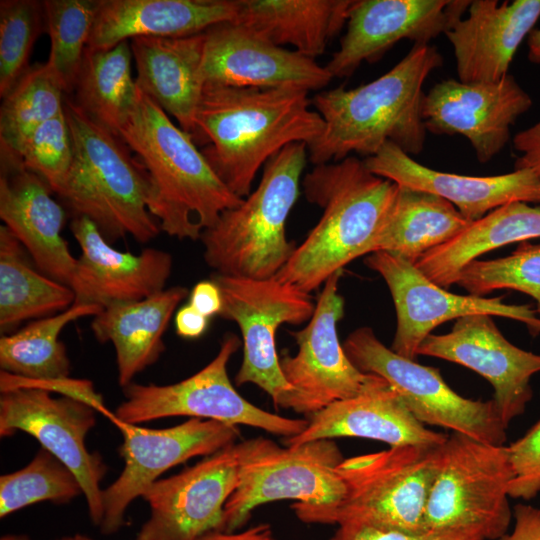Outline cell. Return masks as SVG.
Masks as SVG:
<instances>
[{
    "label": "cell",
    "instance_id": "obj_50",
    "mask_svg": "<svg viewBox=\"0 0 540 540\" xmlns=\"http://www.w3.org/2000/svg\"><path fill=\"white\" fill-rule=\"evenodd\" d=\"M56 540H94V539H92L91 537L85 534L75 533L71 535L62 536Z\"/></svg>",
    "mask_w": 540,
    "mask_h": 540
},
{
    "label": "cell",
    "instance_id": "obj_48",
    "mask_svg": "<svg viewBox=\"0 0 540 540\" xmlns=\"http://www.w3.org/2000/svg\"><path fill=\"white\" fill-rule=\"evenodd\" d=\"M198 540H275L271 526L261 523L241 532H214Z\"/></svg>",
    "mask_w": 540,
    "mask_h": 540
},
{
    "label": "cell",
    "instance_id": "obj_34",
    "mask_svg": "<svg viewBox=\"0 0 540 540\" xmlns=\"http://www.w3.org/2000/svg\"><path fill=\"white\" fill-rule=\"evenodd\" d=\"M130 41L109 49L86 48L73 93V102L95 123L119 136L138 96L131 73Z\"/></svg>",
    "mask_w": 540,
    "mask_h": 540
},
{
    "label": "cell",
    "instance_id": "obj_43",
    "mask_svg": "<svg viewBox=\"0 0 540 540\" xmlns=\"http://www.w3.org/2000/svg\"><path fill=\"white\" fill-rule=\"evenodd\" d=\"M329 540H485L474 529H427L406 533L361 524H342Z\"/></svg>",
    "mask_w": 540,
    "mask_h": 540
},
{
    "label": "cell",
    "instance_id": "obj_32",
    "mask_svg": "<svg viewBox=\"0 0 540 540\" xmlns=\"http://www.w3.org/2000/svg\"><path fill=\"white\" fill-rule=\"evenodd\" d=\"M471 223L444 198L398 185L372 253L383 251L415 263L427 252L457 237Z\"/></svg>",
    "mask_w": 540,
    "mask_h": 540
},
{
    "label": "cell",
    "instance_id": "obj_14",
    "mask_svg": "<svg viewBox=\"0 0 540 540\" xmlns=\"http://www.w3.org/2000/svg\"><path fill=\"white\" fill-rule=\"evenodd\" d=\"M123 443L124 461L120 475L103 489L101 532L110 535L125 522L130 504L168 469L196 456H210L235 444L240 435L235 425L216 420L191 418L163 429H152L114 419Z\"/></svg>",
    "mask_w": 540,
    "mask_h": 540
},
{
    "label": "cell",
    "instance_id": "obj_19",
    "mask_svg": "<svg viewBox=\"0 0 540 540\" xmlns=\"http://www.w3.org/2000/svg\"><path fill=\"white\" fill-rule=\"evenodd\" d=\"M470 0H354L339 49L325 66L333 78L351 76L403 39L428 44L467 11Z\"/></svg>",
    "mask_w": 540,
    "mask_h": 540
},
{
    "label": "cell",
    "instance_id": "obj_13",
    "mask_svg": "<svg viewBox=\"0 0 540 540\" xmlns=\"http://www.w3.org/2000/svg\"><path fill=\"white\" fill-rule=\"evenodd\" d=\"M96 412L85 401L65 395L53 397L50 391L30 385L2 391L0 397V436L25 432L61 460L79 480L90 519L99 528L103 519L101 482L107 467L102 457L86 446Z\"/></svg>",
    "mask_w": 540,
    "mask_h": 540
},
{
    "label": "cell",
    "instance_id": "obj_46",
    "mask_svg": "<svg viewBox=\"0 0 540 540\" xmlns=\"http://www.w3.org/2000/svg\"><path fill=\"white\" fill-rule=\"evenodd\" d=\"M189 304L207 318L219 315L223 300L217 283L212 279L196 283L189 293Z\"/></svg>",
    "mask_w": 540,
    "mask_h": 540
},
{
    "label": "cell",
    "instance_id": "obj_17",
    "mask_svg": "<svg viewBox=\"0 0 540 540\" xmlns=\"http://www.w3.org/2000/svg\"><path fill=\"white\" fill-rule=\"evenodd\" d=\"M235 444L155 481L142 496L150 514L135 540H198L224 532V507L238 483Z\"/></svg>",
    "mask_w": 540,
    "mask_h": 540
},
{
    "label": "cell",
    "instance_id": "obj_38",
    "mask_svg": "<svg viewBox=\"0 0 540 540\" xmlns=\"http://www.w3.org/2000/svg\"><path fill=\"white\" fill-rule=\"evenodd\" d=\"M81 494L75 474L41 448L26 466L0 477V517L43 501L66 504Z\"/></svg>",
    "mask_w": 540,
    "mask_h": 540
},
{
    "label": "cell",
    "instance_id": "obj_25",
    "mask_svg": "<svg viewBox=\"0 0 540 540\" xmlns=\"http://www.w3.org/2000/svg\"><path fill=\"white\" fill-rule=\"evenodd\" d=\"M468 16L444 35L453 47L463 83L498 82L540 17V0H473Z\"/></svg>",
    "mask_w": 540,
    "mask_h": 540
},
{
    "label": "cell",
    "instance_id": "obj_29",
    "mask_svg": "<svg viewBox=\"0 0 540 540\" xmlns=\"http://www.w3.org/2000/svg\"><path fill=\"white\" fill-rule=\"evenodd\" d=\"M188 294L187 288L174 286L142 300L104 307L93 317L95 338L114 347L121 387L159 359L170 320Z\"/></svg>",
    "mask_w": 540,
    "mask_h": 540
},
{
    "label": "cell",
    "instance_id": "obj_4",
    "mask_svg": "<svg viewBox=\"0 0 540 540\" xmlns=\"http://www.w3.org/2000/svg\"><path fill=\"white\" fill-rule=\"evenodd\" d=\"M119 136L145 169L147 208L167 235L200 239L224 211L242 203L244 198L225 186L192 136L139 88Z\"/></svg>",
    "mask_w": 540,
    "mask_h": 540
},
{
    "label": "cell",
    "instance_id": "obj_36",
    "mask_svg": "<svg viewBox=\"0 0 540 540\" xmlns=\"http://www.w3.org/2000/svg\"><path fill=\"white\" fill-rule=\"evenodd\" d=\"M65 95L46 63L30 67L2 98L1 156L16 158L24 141L38 126L64 111Z\"/></svg>",
    "mask_w": 540,
    "mask_h": 540
},
{
    "label": "cell",
    "instance_id": "obj_18",
    "mask_svg": "<svg viewBox=\"0 0 540 540\" xmlns=\"http://www.w3.org/2000/svg\"><path fill=\"white\" fill-rule=\"evenodd\" d=\"M491 315L456 320L447 334L428 335L418 356H431L469 368L493 387V402L506 426L524 414L533 397L530 384L540 372V354L521 349L500 332Z\"/></svg>",
    "mask_w": 540,
    "mask_h": 540
},
{
    "label": "cell",
    "instance_id": "obj_39",
    "mask_svg": "<svg viewBox=\"0 0 540 540\" xmlns=\"http://www.w3.org/2000/svg\"><path fill=\"white\" fill-rule=\"evenodd\" d=\"M455 284L480 297L499 289L517 290L536 301L540 314V243L525 241L506 257L475 259L461 270Z\"/></svg>",
    "mask_w": 540,
    "mask_h": 540
},
{
    "label": "cell",
    "instance_id": "obj_11",
    "mask_svg": "<svg viewBox=\"0 0 540 540\" xmlns=\"http://www.w3.org/2000/svg\"><path fill=\"white\" fill-rule=\"evenodd\" d=\"M241 341L227 333L217 355L192 376L168 385L131 383L125 400L115 412L116 420L128 424L174 416L205 418L231 425H248L286 438L302 433L307 419H291L267 412L243 398L232 385L227 365Z\"/></svg>",
    "mask_w": 540,
    "mask_h": 540
},
{
    "label": "cell",
    "instance_id": "obj_6",
    "mask_svg": "<svg viewBox=\"0 0 540 540\" xmlns=\"http://www.w3.org/2000/svg\"><path fill=\"white\" fill-rule=\"evenodd\" d=\"M307 159L305 143L284 147L266 162L254 191L203 231L204 260L216 274L268 279L286 265L296 248L287 239L286 222Z\"/></svg>",
    "mask_w": 540,
    "mask_h": 540
},
{
    "label": "cell",
    "instance_id": "obj_16",
    "mask_svg": "<svg viewBox=\"0 0 540 540\" xmlns=\"http://www.w3.org/2000/svg\"><path fill=\"white\" fill-rule=\"evenodd\" d=\"M365 264L386 282L391 293L397 326L391 349L400 356L416 360L424 339L442 323L468 315L486 314L523 323L532 336L540 335V317L530 305L503 302V296L486 298L457 295L426 277L410 261L377 251Z\"/></svg>",
    "mask_w": 540,
    "mask_h": 540
},
{
    "label": "cell",
    "instance_id": "obj_41",
    "mask_svg": "<svg viewBox=\"0 0 540 540\" xmlns=\"http://www.w3.org/2000/svg\"><path fill=\"white\" fill-rule=\"evenodd\" d=\"M16 158L57 194L73 161V141L65 110L38 126L24 141Z\"/></svg>",
    "mask_w": 540,
    "mask_h": 540
},
{
    "label": "cell",
    "instance_id": "obj_23",
    "mask_svg": "<svg viewBox=\"0 0 540 540\" xmlns=\"http://www.w3.org/2000/svg\"><path fill=\"white\" fill-rule=\"evenodd\" d=\"M364 164L373 174L398 185L444 198L470 222L510 202L540 205V176L531 169L483 177L446 173L418 163L391 142L366 157Z\"/></svg>",
    "mask_w": 540,
    "mask_h": 540
},
{
    "label": "cell",
    "instance_id": "obj_40",
    "mask_svg": "<svg viewBox=\"0 0 540 540\" xmlns=\"http://www.w3.org/2000/svg\"><path fill=\"white\" fill-rule=\"evenodd\" d=\"M43 28V1H0L1 98L13 89L30 68V55Z\"/></svg>",
    "mask_w": 540,
    "mask_h": 540
},
{
    "label": "cell",
    "instance_id": "obj_5",
    "mask_svg": "<svg viewBox=\"0 0 540 540\" xmlns=\"http://www.w3.org/2000/svg\"><path fill=\"white\" fill-rule=\"evenodd\" d=\"M73 161L57 195L75 217H86L110 243L133 237L147 243L161 231L147 208L144 167L117 136L91 120L65 95Z\"/></svg>",
    "mask_w": 540,
    "mask_h": 540
},
{
    "label": "cell",
    "instance_id": "obj_27",
    "mask_svg": "<svg viewBox=\"0 0 540 540\" xmlns=\"http://www.w3.org/2000/svg\"><path fill=\"white\" fill-rule=\"evenodd\" d=\"M137 87L191 136L205 86V33L130 40Z\"/></svg>",
    "mask_w": 540,
    "mask_h": 540
},
{
    "label": "cell",
    "instance_id": "obj_31",
    "mask_svg": "<svg viewBox=\"0 0 540 540\" xmlns=\"http://www.w3.org/2000/svg\"><path fill=\"white\" fill-rule=\"evenodd\" d=\"M515 201L472 222L457 237L423 255L414 265L443 288L456 283L461 270L499 247L540 238V206Z\"/></svg>",
    "mask_w": 540,
    "mask_h": 540
},
{
    "label": "cell",
    "instance_id": "obj_51",
    "mask_svg": "<svg viewBox=\"0 0 540 540\" xmlns=\"http://www.w3.org/2000/svg\"><path fill=\"white\" fill-rule=\"evenodd\" d=\"M1 540H29L26 535H4Z\"/></svg>",
    "mask_w": 540,
    "mask_h": 540
},
{
    "label": "cell",
    "instance_id": "obj_26",
    "mask_svg": "<svg viewBox=\"0 0 540 540\" xmlns=\"http://www.w3.org/2000/svg\"><path fill=\"white\" fill-rule=\"evenodd\" d=\"M307 420V428L286 438V446L338 437L377 440L391 447L442 445L449 436L420 423L400 395L378 375L358 395L334 402Z\"/></svg>",
    "mask_w": 540,
    "mask_h": 540
},
{
    "label": "cell",
    "instance_id": "obj_8",
    "mask_svg": "<svg viewBox=\"0 0 540 540\" xmlns=\"http://www.w3.org/2000/svg\"><path fill=\"white\" fill-rule=\"evenodd\" d=\"M443 445H404L344 459L337 472L342 501L317 521L361 524L406 533L425 530V511Z\"/></svg>",
    "mask_w": 540,
    "mask_h": 540
},
{
    "label": "cell",
    "instance_id": "obj_21",
    "mask_svg": "<svg viewBox=\"0 0 540 540\" xmlns=\"http://www.w3.org/2000/svg\"><path fill=\"white\" fill-rule=\"evenodd\" d=\"M205 84L235 88L297 86L320 90L333 79L325 66L294 50L277 46L234 21L205 32Z\"/></svg>",
    "mask_w": 540,
    "mask_h": 540
},
{
    "label": "cell",
    "instance_id": "obj_45",
    "mask_svg": "<svg viewBox=\"0 0 540 540\" xmlns=\"http://www.w3.org/2000/svg\"><path fill=\"white\" fill-rule=\"evenodd\" d=\"M514 527L498 540H540V508L516 504L513 508Z\"/></svg>",
    "mask_w": 540,
    "mask_h": 540
},
{
    "label": "cell",
    "instance_id": "obj_2",
    "mask_svg": "<svg viewBox=\"0 0 540 540\" xmlns=\"http://www.w3.org/2000/svg\"><path fill=\"white\" fill-rule=\"evenodd\" d=\"M443 63L436 47L414 45L387 73L354 89L320 91L311 105L324 121L322 134L307 146L315 165L360 154L375 155L387 142L408 155L425 144L422 119L423 84Z\"/></svg>",
    "mask_w": 540,
    "mask_h": 540
},
{
    "label": "cell",
    "instance_id": "obj_30",
    "mask_svg": "<svg viewBox=\"0 0 540 540\" xmlns=\"http://www.w3.org/2000/svg\"><path fill=\"white\" fill-rule=\"evenodd\" d=\"M354 0H237L233 20L273 44L315 59L346 25Z\"/></svg>",
    "mask_w": 540,
    "mask_h": 540
},
{
    "label": "cell",
    "instance_id": "obj_44",
    "mask_svg": "<svg viewBox=\"0 0 540 540\" xmlns=\"http://www.w3.org/2000/svg\"><path fill=\"white\" fill-rule=\"evenodd\" d=\"M513 146L520 154L515 161V169H531L540 176V120L517 133Z\"/></svg>",
    "mask_w": 540,
    "mask_h": 540
},
{
    "label": "cell",
    "instance_id": "obj_7",
    "mask_svg": "<svg viewBox=\"0 0 540 540\" xmlns=\"http://www.w3.org/2000/svg\"><path fill=\"white\" fill-rule=\"evenodd\" d=\"M238 483L224 507V532H235L259 505L293 499L297 518L317 523L344 498L346 486L337 472L344 460L331 439L282 448L264 437L235 444Z\"/></svg>",
    "mask_w": 540,
    "mask_h": 540
},
{
    "label": "cell",
    "instance_id": "obj_47",
    "mask_svg": "<svg viewBox=\"0 0 540 540\" xmlns=\"http://www.w3.org/2000/svg\"><path fill=\"white\" fill-rule=\"evenodd\" d=\"M209 318L202 315L189 303L180 307L175 314L174 324L176 333L186 339H196L202 336L209 323Z\"/></svg>",
    "mask_w": 540,
    "mask_h": 540
},
{
    "label": "cell",
    "instance_id": "obj_20",
    "mask_svg": "<svg viewBox=\"0 0 540 540\" xmlns=\"http://www.w3.org/2000/svg\"><path fill=\"white\" fill-rule=\"evenodd\" d=\"M531 106L530 95L511 74L498 82L448 79L425 93L422 119L426 131L467 138L478 161L486 163L506 146L511 125Z\"/></svg>",
    "mask_w": 540,
    "mask_h": 540
},
{
    "label": "cell",
    "instance_id": "obj_35",
    "mask_svg": "<svg viewBox=\"0 0 540 540\" xmlns=\"http://www.w3.org/2000/svg\"><path fill=\"white\" fill-rule=\"evenodd\" d=\"M103 308L74 303L68 309L34 320L20 330L0 338L2 371L34 381L69 378L71 365L59 336L66 325L97 315Z\"/></svg>",
    "mask_w": 540,
    "mask_h": 540
},
{
    "label": "cell",
    "instance_id": "obj_24",
    "mask_svg": "<svg viewBox=\"0 0 540 540\" xmlns=\"http://www.w3.org/2000/svg\"><path fill=\"white\" fill-rule=\"evenodd\" d=\"M50 187L21 162L1 160L0 218L38 270L70 285L77 259L63 238L65 211Z\"/></svg>",
    "mask_w": 540,
    "mask_h": 540
},
{
    "label": "cell",
    "instance_id": "obj_22",
    "mask_svg": "<svg viewBox=\"0 0 540 540\" xmlns=\"http://www.w3.org/2000/svg\"><path fill=\"white\" fill-rule=\"evenodd\" d=\"M70 229L81 250L69 285L75 303L104 308L165 289L173 267L168 252L156 248H145L140 254L119 251L86 217L73 218Z\"/></svg>",
    "mask_w": 540,
    "mask_h": 540
},
{
    "label": "cell",
    "instance_id": "obj_49",
    "mask_svg": "<svg viewBox=\"0 0 540 540\" xmlns=\"http://www.w3.org/2000/svg\"><path fill=\"white\" fill-rule=\"evenodd\" d=\"M528 58L531 62L540 64V28H533L528 35Z\"/></svg>",
    "mask_w": 540,
    "mask_h": 540
},
{
    "label": "cell",
    "instance_id": "obj_9",
    "mask_svg": "<svg viewBox=\"0 0 540 540\" xmlns=\"http://www.w3.org/2000/svg\"><path fill=\"white\" fill-rule=\"evenodd\" d=\"M512 477L507 446L453 432L443 445L425 528L474 529L485 540H498L508 532L513 517L508 500Z\"/></svg>",
    "mask_w": 540,
    "mask_h": 540
},
{
    "label": "cell",
    "instance_id": "obj_15",
    "mask_svg": "<svg viewBox=\"0 0 540 540\" xmlns=\"http://www.w3.org/2000/svg\"><path fill=\"white\" fill-rule=\"evenodd\" d=\"M341 274L335 273L324 283L307 325L290 331L297 353L280 358L283 376L292 387L284 409L306 417L358 395L376 376L358 370L338 339L337 323L344 315V299L338 291Z\"/></svg>",
    "mask_w": 540,
    "mask_h": 540
},
{
    "label": "cell",
    "instance_id": "obj_10",
    "mask_svg": "<svg viewBox=\"0 0 540 540\" xmlns=\"http://www.w3.org/2000/svg\"><path fill=\"white\" fill-rule=\"evenodd\" d=\"M343 348L358 370L386 380L423 425L452 430L487 444L504 445L507 428L492 399L462 397L449 387L437 368L398 355L370 327L352 331Z\"/></svg>",
    "mask_w": 540,
    "mask_h": 540
},
{
    "label": "cell",
    "instance_id": "obj_12",
    "mask_svg": "<svg viewBox=\"0 0 540 540\" xmlns=\"http://www.w3.org/2000/svg\"><path fill=\"white\" fill-rule=\"evenodd\" d=\"M222 294L224 319L239 326L243 360L235 376L238 386L252 383L265 391L277 408L292 392L277 354L275 335L283 324L309 322L315 305L305 293L275 277L251 279L213 274Z\"/></svg>",
    "mask_w": 540,
    "mask_h": 540
},
{
    "label": "cell",
    "instance_id": "obj_3",
    "mask_svg": "<svg viewBox=\"0 0 540 540\" xmlns=\"http://www.w3.org/2000/svg\"><path fill=\"white\" fill-rule=\"evenodd\" d=\"M302 187L322 215L276 278L310 294L356 258L372 253L398 184L373 174L364 160L351 155L315 165Z\"/></svg>",
    "mask_w": 540,
    "mask_h": 540
},
{
    "label": "cell",
    "instance_id": "obj_28",
    "mask_svg": "<svg viewBox=\"0 0 540 540\" xmlns=\"http://www.w3.org/2000/svg\"><path fill=\"white\" fill-rule=\"evenodd\" d=\"M237 0H100L87 48L136 37H182L233 21Z\"/></svg>",
    "mask_w": 540,
    "mask_h": 540
},
{
    "label": "cell",
    "instance_id": "obj_37",
    "mask_svg": "<svg viewBox=\"0 0 540 540\" xmlns=\"http://www.w3.org/2000/svg\"><path fill=\"white\" fill-rule=\"evenodd\" d=\"M100 0H44L45 30L50 39L46 62L66 95L80 71Z\"/></svg>",
    "mask_w": 540,
    "mask_h": 540
},
{
    "label": "cell",
    "instance_id": "obj_33",
    "mask_svg": "<svg viewBox=\"0 0 540 540\" xmlns=\"http://www.w3.org/2000/svg\"><path fill=\"white\" fill-rule=\"evenodd\" d=\"M24 247L6 226L0 227V330L8 334L30 319L60 313L75 303L66 284L35 270Z\"/></svg>",
    "mask_w": 540,
    "mask_h": 540
},
{
    "label": "cell",
    "instance_id": "obj_1",
    "mask_svg": "<svg viewBox=\"0 0 540 540\" xmlns=\"http://www.w3.org/2000/svg\"><path fill=\"white\" fill-rule=\"evenodd\" d=\"M309 91L297 86L235 88L205 84L192 138L207 162L240 198L262 166L292 143L307 146L324 130Z\"/></svg>",
    "mask_w": 540,
    "mask_h": 540
},
{
    "label": "cell",
    "instance_id": "obj_42",
    "mask_svg": "<svg viewBox=\"0 0 540 540\" xmlns=\"http://www.w3.org/2000/svg\"><path fill=\"white\" fill-rule=\"evenodd\" d=\"M507 449L513 470L509 497L531 500L540 492V420Z\"/></svg>",
    "mask_w": 540,
    "mask_h": 540
}]
</instances>
